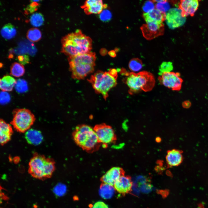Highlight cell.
<instances>
[{
	"mask_svg": "<svg viewBox=\"0 0 208 208\" xmlns=\"http://www.w3.org/2000/svg\"><path fill=\"white\" fill-rule=\"evenodd\" d=\"M61 52L69 57L88 53L92 49L91 39L77 29L63 37Z\"/></svg>",
	"mask_w": 208,
	"mask_h": 208,
	"instance_id": "obj_1",
	"label": "cell"
},
{
	"mask_svg": "<svg viewBox=\"0 0 208 208\" xmlns=\"http://www.w3.org/2000/svg\"><path fill=\"white\" fill-rule=\"evenodd\" d=\"M72 136L76 144L88 153L97 151L101 145L93 128L87 125L77 126L72 133Z\"/></svg>",
	"mask_w": 208,
	"mask_h": 208,
	"instance_id": "obj_2",
	"label": "cell"
},
{
	"mask_svg": "<svg viewBox=\"0 0 208 208\" xmlns=\"http://www.w3.org/2000/svg\"><path fill=\"white\" fill-rule=\"evenodd\" d=\"M96 58L95 53L92 52L69 57L73 76L75 78L82 79L92 72Z\"/></svg>",
	"mask_w": 208,
	"mask_h": 208,
	"instance_id": "obj_3",
	"label": "cell"
},
{
	"mask_svg": "<svg viewBox=\"0 0 208 208\" xmlns=\"http://www.w3.org/2000/svg\"><path fill=\"white\" fill-rule=\"evenodd\" d=\"M125 83L129 88V93L132 94L142 90L148 92L151 90L155 86V81L153 75L146 71L137 73L125 72Z\"/></svg>",
	"mask_w": 208,
	"mask_h": 208,
	"instance_id": "obj_4",
	"label": "cell"
},
{
	"mask_svg": "<svg viewBox=\"0 0 208 208\" xmlns=\"http://www.w3.org/2000/svg\"><path fill=\"white\" fill-rule=\"evenodd\" d=\"M54 161L44 156L36 155L30 160L28 172L33 177L40 180L50 178L55 169Z\"/></svg>",
	"mask_w": 208,
	"mask_h": 208,
	"instance_id": "obj_5",
	"label": "cell"
},
{
	"mask_svg": "<svg viewBox=\"0 0 208 208\" xmlns=\"http://www.w3.org/2000/svg\"><path fill=\"white\" fill-rule=\"evenodd\" d=\"M117 76L112 75L109 71H99L92 75L90 81L95 91L106 98L109 91L116 85Z\"/></svg>",
	"mask_w": 208,
	"mask_h": 208,
	"instance_id": "obj_6",
	"label": "cell"
},
{
	"mask_svg": "<svg viewBox=\"0 0 208 208\" xmlns=\"http://www.w3.org/2000/svg\"><path fill=\"white\" fill-rule=\"evenodd\" d=\"M13 114L11 123L17 131L20 132H26L29 129L35 120L34 115L27 109H16L14 110Z\"/></svg>",
	"mask_w": 208,
	"mask_h": 208,
	"instance_id": "obj_7",
	"label": "cell"
},
{
	"mask_svg": "<svg viewBox=\"0 0 208 208\" xmlns=\"http://www.w3.org/2000/svg\"><path fill=\"white\" fill-rule=\"evenodd\" d=\"M99 142L103 148L108 144L114 143L117 137L114 129L111 126L105 123L96 125L93 128Z\"/></svg>",
	"mask_w": 208,
	"mask_h": 208,
	"instance_id": "obj_8",
	"label": "cell"
},
{
	"mask_svg": "<svg viewBox=\"0 0 208 208\" xmlns=\"http://www.w3.org/2000/svg\"><path fill=\"white\" fill-rule=\"evenodd\" d=\"M179 73L170 72L163 74L158 78L159 82L165 87L173 90L178 91L181 88L183 81Z\"/></svg>",
	"mask_w": 208,
	"mask_h": 208,
	"instance_id": "obj_9",
	"label": "cell"
},
{
	"mask_svg": "<svg viewBox=\"0 0 208 208\" xmlns=\"http://www.w3.org/2000/svg\"><path fill=\"white\" fill-rule=\"evenodd\" d=\"M140 29L144 37L148 40L162 35L164 32V26L162 23L148 22L142 25Z\"/></svg>",
	"mask_w": 208,
	"mask_h": 208,
	"instance_id": "obj_10",
	"label": "cell"
},
{
	"mask_svg": "<svg viewBox=\"0 0 208 208\" xmlns=\"http://www.w3.org/2000/svg\"><path fill=\"white\" fill-rule=\"evenodd\" d=\"M166 21L169 27L173 29L183 25L185 22L186 17L182 15L179 8H173L166 13Z\"/></svg>",
	"mask_w": 208,
	"mask_h": 208,
	"instance_id": "obj_11",
	"label": "cell"
},
{
	"mask_svg": "<svg viewBox=\"0 0 208 208\" xmlns=\"http://www.w3.org/2000/svg\"><path fill=\"white\" fill-rule=\"evenodd\" d=\"M125 172L120 167H113L108 171L101 178L102 183L114 186L116 181L122 176L124 175Z\"/></svg>",
	"mask_w": 208,
	"mask_h": 208,
	"instance_id": "obj_12",
	"label": "cell"
},
{
	"mask_svg": "<svg viewBox=\"0 0 208 208\" xmlns=\"http://www.w3.org/2000/svg\"><path fill=\"white\" fill-rule=\"evenodd\" d=\"M132 185L133 182L131 177L124 175L116 181L113 186L115 190L118 192L125 194L131 191Z\"/></svg>",
	"mask_w": 208,
	"mask_h": 208,
	"instance_id": "obj_13",
	"label": "cell"
},
{
	"mask_svg": "<svg viewBox=\"0 0 208 208\" xmlns=\"http://www.w3.org/2000/svg\"><path fill=\"white\" fill-rule=\"evenodd\" d=\"M198 6V1L197 0H181L178 5L182 15L185 17L189 15L194 16Z\"/></svg>",
	"mask_w": 208,
	"mask_h": 208,
	"instance_id": "obj_14",
	"label": "cell"
},
{
	"mask_svg": "<svg viewBox=\"0 0 208 208\" xmlns=\"http://www.w3.org/2000/svg\"><path fill=\"white\" fill-rule=\"evenodd\" d=\"M81 8L86 14H100L103 10V5L101 0H88Z\"/></svg>",
	"mask_w": 208,
	"mask_h": 208,
	"instance_id": "obj_15",
	"label": "cell"
},
{
	"mask_svg": "<svg viewBox=\"0 0 208 208\" xmlns=\"http://www.w3.org/2000/svg\"><path fill=\"white\" fill-rule=\"evenodd\" d=\"M166 159L167 164L169 167L178 166L183 161L182 152L176 149L168 150L167 152Z\"/></svg>",
	"mask_w": 208,
	"mask_h": 208,
	"instance_id": "obj_16",
	"label": "cell"
},
{
	"mask_svg": "<svg viewBox=\"0 0 208 208\" xmlns=\"http://www.w3.org/2000/svg\"><path fill=\"white\" fill-rule=\"evenodd\" d=\"M143 17L146 23L153 22L160 23L166 20V14L155 9L150 12L144 13Z\"/></svg>",
	"mask_w": 208,
	"mask_h": 208,
	"instance_id": "obj_17",
	"label": "cell"
},
{
	"mask_svg": "<svg viewBox=\"0 0 208 208\" xmlns=\"http://www.w3.org/2000/svg\"><path fill=\"white\" fill-rule=\"evenodd\" d=\"M0 124V143L3 145L7 142L10 139L12 133L11 126L3 119H1Z\"/></svg>",
	"mask_w": 208,
	"mask_h": 208,
	"instance_id": "obj_18",
	"label": "cell"
},
{
	"mask_svg": "<svg viewBox=\"0 0 208 208\" xmlns=\"http://www.w3.org/2000/svg\"><path fill=\"white\" fill-rule=\"evenodd\" d=\"M25 137L29 143L34 145L39 144L42 142L43 138L39 131L33 129H29L27 131Z\"/></svg>",
	"mask_w": 208,
	"mask_h": 208,
	"instance_id": "obj_19",
	"label": "cell"
},
{
	"mask_svg": "<svg viewBox=\"0 0 208 208\" xmlns=\"http://www.w3.org/2000/svg\"><path fill=\"white\" fill-rule=\"evenodd\" d=\"M16 83V80L9 75L3 76L0 80V88L3 91H12Z\"/></svg>",
	"mask_w": 208,
	"mask_h": 208,
	"instance_id": "obj_20",
	"label": "cell"
},
{
	"mask_svg": "<svg viewBox=\"0 0 208 208\" xmlns=\"http://www.w3.org/2000/svg\"><path fill=\"white\" fill-rule=\"evenodd\" d=\"M115 190L113 186L102 183L100 187L99 195L103 199H110L113 196Z\"/></svg>",
	"mask_w": 208,
	"mask_h": 208,
	"instance_id": "obj_21",
	"label": "cell"
},
{
	"mask_svg": "<svg viewBox=\"0 0 208 208\" xmlns=\"http://www.w3.org/2000/svg\"><path fill=\"white\" fill-rule=\"evenodd\" d=\"M0 32L3 38L9 40L15 36L16 34V30L13 25L8 23L3 27Z\"/></svg>",
	"mask_w": 208,
	"mask_h": 208,
	"instance_id": "obj_22",
	"label": "cell"
},
{
	"mask_svg": "<svg viewBox=\"0 0 208 208\" xmlns=\"http://www.w3.org/2000/svg\"><path fill=\"white\" fill-rule=\"evenodd\" d=\"M10 71L11 75L17 77L22 76L25 73L24 66L21 64L16 62L12 64Z\"/></svg>",
	"mask_w": 208,
	"mask_h": 208,
	"instance_id": "obj_23",
	"label": "cell"
},
{
	"mask_svg": "<svg viewBox=\"0 0 208 208\" xmlns=\"http://www.w3.org/2000/svg\"><path fill=\"white\" fill-rule=\"evenodd\" d=\"M27 38L32 42H36L41 38L42 33L40 30L36 28H32L29 29L27 33Z\"/></svg>",
	"mask_w": 208,
	"mask_h": 208,
	"instance_id": "obj_24",
	"label": "cell"
},
{
	"mask_svg": "<svg viewBox=\"0 0 208 208\" xmlns=\"http://www.w3.org/2000/svg\"><path fill=\"white\" fill-rule=\"evenodd\" d=\"M44 19L42 14L40 13L36 12L32 14L30 18L31 24L35 27H39L43 24Z\"/></svg>",
	"mask_w": 208,
	"mask_h": 208,
	"instance_id": "obj_25",
	"label": "cell"
},
{
	"mask_svg": "<svg viewBox=\"0 0 208 208\" xmlns=\"http://www.w3.org/2000/svg\"><path fill=\"white\" fill-rule=\"evenodd\" d=\"M143 66L142 61L138 58L132 59L129 64V68L133 72L138 71L142 68Z\"/></svg>",
	"mask_w": 208,
	"mask_h": 208,
	"instance_id": "obj_26",
	"label": "cell"
},
{
	"mask_svg": "<svg viewBox=\"0 0 208 208\" xmlns=\"http://www.w3.org/2000/svg\"><path fill=\"white\" fill-rule=\"evenodd\" d=\"M173 69V66L172 62H164L159 67V74L161 76L164 73L171 72Z\"/></svg>",
	"mask_w": 208,
	"mask_h": 208,
	"instance_id": "obj_27",
	"label": "cell"
},
{
	"mask_svg": "<svg viewBox=\"0 0 208 208\" xmlns=\"http://www.w3.org/2000/svg\"><path fill=\"white\" fill-rule=\"evenodd\" d=\"M170 3L167 0H162L160 2L157 3L155 5V7L156 9L160 12L165 13L170 9Z\"/></svg>",
	"mask_w": 208,
	"mask_h": 208,
	"instance_id": "obj_28",
	"label": "cell"
},
{
	"mask_svg": "<svg viewBox=\"0 0 208 208\" xmlns=\"http://www.w3.org/2000/svg\"><path fill=\"white\" fill-rule=\"evenodd\" d=\"M153 1H146L144 3L142 9L145 13L150 12L155 9V5Z\"/></svg>",
	"mask_w": 208,
	"mask_h": 208,
	"instance_id": "obj_29",
	"label": "cell"
},
{
	"mask_svg": "<svg viewBox=\"0 0 208 208\" xmlns=\"http://www.w3.org/2000/svg\"><path fill=\"white\" fill-rule=\"evenodd\" d=\"M112 17V13L108 9L103 10L99 14V18L103 21H108L111 20Z\"/></svg>",
	"mask_w": 208,
	"mask_h": 208,
	"instance_id": "obj_30",
	"label": "cell"
},
{
	"mask_svg": "<svg viewBox=\"0 0 208 208\" xmlns=\"http://www.w3.org/2000/svg\"><path fill=\"white\" fill-rule=\"evenodd\" d=\"M40 1V0H31L30 1L31 3L29 5L28 7H27V10H29L30 12H32L35 11V10H37V8L38 7V4L37 3V2H39Z\"/></svg>",
	"mask_w": 208,
	"mask_h": 208,
	"instance_id": "obj_31",
	"label": "cell"
},
{
	"mask_svg": "<svg viewBox=\"0 0 208 208\" xmlns=\"http://www.w3.org/2000/svg\"><path fill=\"white\" fill-rule=\"evenodd\" d=\"M66 187L65 185L60 184L57 187V193L59 195H62L66 192Z\"/></svg>",
	"mask_w": 208,
	"mask_h": 208,
	"instance_id": "obj_32",
	"label": "cell"
},
{
	"mask_svg": "<svg viewBox=\"0 0 208 208\" xmlns=\"http://www.w3.org/2000/svg\"><path fill=\"white\" fill-rule=\"evenodd\" d=\"M92 208H109V207L104 202L99 201L95 203L93 206Z\"/></svg>",
	"mask_w": 208,
	"mask_h": 208,
	"instance_id": "obj_33",
	"label": "cell"
},
{
	"mask_svg": "<svg viewBox=\"0 0 208 208\" xmlns=\"http://www.w3.org/2000/svg\"><path fill=\"white\" fill-rule=\"evenodd\" d=\"M108 54L112 57H114L116 56V51L114 50H111L108 52Z\"/></svg>",
	"mask_w": 208,
	"mask_h": 208,
	"instance_id": "obj_34",
	"label": "cell"
},
{
	"mask_svg": "<svg viewBox=\"0 0 208 208\" xmlns=\"http://www.w3.org/2000/svg\"><path fill=\"white\" fill-rule=\"evenodd\" d=\"M191 105V103L189 101H185L183 103V106L185 108H188Z\"/></svg>",
	"mask_w": 208,
	"mask_h": 208,
	"instance_id": "obj_35",
	"label": "cell"
},
{
	"mask_svg": "<svg viewBox=\"0 0 208 208\" xmlns=\"http://www.w3.org/2000/svg\"><path fill=\"white\" fill-rule=\"evenodd\" d=\"M156 140V141L157 142H159L161 141V139L159 138H157Z\"/></svg>",
	"mask_w": 208,
	"mask_h": 208,
	"instance_id": "obj_36",
	"label": "cell"
}]
</instances>
